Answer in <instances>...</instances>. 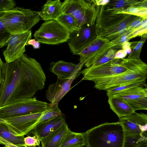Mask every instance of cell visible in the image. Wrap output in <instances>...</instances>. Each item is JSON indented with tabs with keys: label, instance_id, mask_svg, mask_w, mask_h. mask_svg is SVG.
Segmentation results:
<instances>
[{
	"label": "cell",
	"instance_id": "6da1fadb",
	"mask_svg": "<svg viewBox=\"0 0 147 147\" xmlns=\"http://www.w3.org/2000/svg\"><path fill=\"white\" fill-rule=\"evenodd\" d=\"M5 77L0 92V107L33 97L44 87L46 78L40 64L24 54L15 61L4 63Z\"/></svg>",
	"mask_w": 147,
	"mask_h": 147
},
{
	"label": "cell",
	"instance_id": "7a4b0ae2",
	"mask_svg": "<svg viewBox=\"0 0 147 147\" xmlns=\"http://www.w3.org/2000/svg\"><path fill=\"white\" fill-rule=\"evenodd\" d=\"M96 9L95 24L97 36L109 41L121 36L139 17L125 13H114L106 10L103 5L97 6Z\"/></svg>",
	"mask_w": 147,
	"mask_h": 147
},
{
	"label": "cell",
	"instance_id": "3957f363",
	"mask_svg": "<svg viewBox=\"0 0 147 147\" xmlns=\"http://www.w3.org/2000/svg\"><path fill=\"white\" fill-rule=\"evenodd\" d=\"M85 133L86 147H123V131L119 121L102 123Z\"/></svg>",
	"mask_w": 147,
	"mask_h": 147
},
{
	"label": "cell",
	"instance_id": "277c9868",
	"mask_svg": "<svg viewBox=\"0 0 147 147\" xmlns=\"http://www.w3.org/2000/svg\"><path fill=\"white\" fill-rule=\"evenodd\" d=\"M41 19L39 12L19 7L5 11L0 18V20L11 34L31 30Z\"/></svg>",
	"mask_w": 147,
	"mask_h": 147
},
{
	"label": "cell",
	"instance_id": "5b68a950",
	"mask_svg": "<svg viewBox=\"0 0 147 147\" xmlns=\"http://www.w3.org/2000/svg\"><path fill=\"white\" fill-rule=\"evenodd\" d=\"M147 65L141 59L122 73L94 80V87L99 90L106 91L111 88L134 81L146 80Z\"/></svg>",
	"mask_w": 147,
	"mask_h": 147
},
{
	"label": "cell",
	"instance_id": "8992f818",
	"mask_svg": "<svg viewBox=\"0 0 147 147\" xmlns=\"http://www.w3.org/2000/svg\"><path fill=\"white\" fill-rule=\"evenodd\" d=\"M139 59H114L106 63L95 67L86 68L81 71L83 77L81 81H93L97 79L110 76L124 72L139 60Z\"/></svg>",
	"mask_w": 147,
	"mask_h": 147
},
{
	"label": "cell",
	"instance_id": "52a82bcc",
	"mask_svg": "<svg viewBox=\"0 0 147 147\" xmlns=\"http://www.w3.org/2000/svg\"><path fill=\"white\" fill-rule=\"evenodd\" d=\"M49 104L37 100L36 97L20 100L0 107V119L42 113Z\"/></svg>",
	"mask_w": 147,
	"mask_h": 147
},
{
	"label": "cell",
	"instance_id": "ba28073f",
	"mask_svg": "<svg viewBox=\"0 0 147 147\" xmlns=\"http://www.w3.org/2000/svg\"><path fill=\"white\" fill-rule=\"evenodd\" d=\"M62 13H69L76 19L79 27L87 24H95L96 6L91 0H65L61 3Z\"/></svg>",
	"mask_w": 147,
	"mask_h": 147
},
{
	"label": "cell",
	"instance_id": "9c48e42d",
	"mask_svg": "<svg viewBox=\"0 0 147 147\" xmlns=\"http://www.w3.org/2000/svg\"><path fill=\"white\" fill-rule=\"evenodd\" d=\"M70 33L54 20L45 21L34 34L40 43L55 45L68 41Z\"/></svg>",
	"mask_w": 147,
	"mask_h": 147
},
{
	"label": "cell",
	"instance_id": "30bf717a",
	"mask_svg": "<svg viewBox=\"0 0 147 147\" xmlns=\"http://www.w3.org/2000/svg\"><path fill=\"white\" fill-rule=\"evenodd\" d=\"M97 36L95 24H84L70 33L68 45L73 55L79 53Z\"/></svg>",
	"mask_w": 147,
	"mask_h": 147
},
{
	"label": "cell",
	"instance_id": "8fae6325",
	"mask_svg": "<svg viewBox=\"0 0 147 147\" xmlns=\"http://www.w3.org/2000/svg\"><path fill=\"white\" fill-rule=\"evenodd\" d=\"M31 36V30L11 34L7 42V47L3 53L6 62H11L21 58L25 52L26 44Z\"/></svg>",
	"mask_w": 147,
	"mask_h": 147
},
{
	"label": "cell",
	"instance_id": "7c38bea8",
	"mask_svg": "<svg viewBox=\"0 0 147 147\" xmlns=\"http://www.w3.org/2000/svg\"><path fill=\"white\" fill-rule=\"evenodd\" d=\"M42 113L24 115L4 119L0 121L6 123L9 129L17 136L28 134L38 124Z\"/></svg>",
	"mask_w": 147,
	"mask_h": 147
},
{
	"label": "cell",
	"instance_id": "4fadbf2b",
	"mask_svg": "<svg viewBox=\"0 0 147 147\" xmlns=\"http://www.w3.org/2000/svg\"><path fill=\"white\" fill-rule=\"evenodd\" d=\"M109 41L97 36L78 54L80 62L84 63L86 68L91 67L107 52L106 45Z\"/></svg>",
	"mask_w": 147,
	"mask_h": 147
},
{
	"label": "cell",
	"instance_id": "5bb4252c",
	"mask_svg": "<svg viewBox=\"0 0 147 147\" xmlns=\"http://www.w3.org/2000/svg\"><path fill=\"white\" fill-rule=\"evenodd\" d=\"M124 135H138L147 133V115L136 112L128 116L119 118Z\"/></svg>",
	"mask_w": 147,
	"mask_h": 147
},
{
	"label": "cell",
	"instance_id": "9a60e30c",
	"mask_svg": "<svg viewBox=\"0 0 147 147\" xmlns=\"http://www.w3.org/2000/svg\"><path fill=\"white\" fill-rule=\"evenodd\" d=\"M81 73L76 74L71 78L66 79L57 78V82L50 85L46 91V96L51 106L58 105L63 97L71 89L73 81Z\"/></svg>",
	"mask_w": 147,
	"mask_h": 147
},
{
	"label": "cell",
	"instance_id": "2e32d148",
	"mask_svg": "<svg viewBox=\"0 0 147 147\" xmlns=\"http://www.w3.org/2000/svg\"><path fill=\"white\" fill-rule=\"evenodd\" d=\"M84 65L83 63L80 62L75 64L60 60L56 62H51L49 70L56 75L58 78L68 79L71 78L76 74L81 73V69Z\"/></svg>",
	"mask_w": 147,
	"mask_h": 147
},
{
	"label": "cell",
	"instance_id": "e0dca14e",
	"mask_svg": "<svg viewBox=\"0 0 147 147\" xmlns=\"http://www.w3.org/2000/svg\"><path fill=\"white\" fill-rule=\"evenodd\" d=\"M65 122L63 115L38 123L28 134L36 135L40 140L56 130Z\"/></svg>",
	"mask_w": 147,
	"mask_h": 147
},
{
	"label": "cell",
	"instance_id": "ac0fdd59",
	"mask_svg": "<svg viewBox=\"0 0 147 147\" xmlns=\"http://www.w3.org/2000/svg\"><path fill=\"white\" fill-rule=\"evenodd\" d=\"M61 3L59 0H48L39 12L42 20L45 21L54 20L62 13Z\"/></svg>",
	"mask_w": 147,
	"mask_h": 147
},
{
	"label": "cell",
	"instance_id": "d6986e66",
	"mask_svg": "<svg viewBox=\"0 0 147 147\" xmlns=\"http://www.w3.org/2000/svg\"><path fill=\"white\" fill-rule=\"evenodd\" d=\"M69 129L65 122L40 140L41 147H60L62 139Z\"/></svg>",
	"mask_w": 147,
	"mask_h": 147
},
{
	"label": "cell",
	"instance_id": "ffe728a7",
	"mask_svg": "<svg viewBox=\"0 0 147 147\" xmlns=\"http://www.w3.org/2000/svg\"><path fill=\"white\" fill-rule=\"evenodd\" d=\"M111 109L119 118L129 115L135 112L126 101L115 96L108 97Z\"/></svg>",
	"mask_w": 147,
	"mask_h": 147
},
{
	"label": "cell",
	"instance_id": "44dd1931",
	"mask_svg": "<svg viewBox=\"0 0 147 147\" xmlns=\"http://www.w3.org/2000/svg\"><path fill=\"white\" fill-rule=\"evenodd\" d=\"M147 1V0H112L103 5L106 11L114 13H119L129 7Z\"/></svg>",
	"mask_w": 147,
	"mask_h": 147
},
{
	"label": "cell",
	"instance_id": "7402d4cb",
	"mask_svg": "<svg viewBox=\"0 0 147 147\" xmlns=\"http://www.w3.org/2000/svg\"><path fill=\"white\" fill-rule=\"evenodd\" d=\"M85 145V133L74 132L69 129L63 137L60 147H79Z\"/></svg>",
	"mask_w": 147,
	"mask_h": 147
},
{
	"label": "cell",
	"instance_id": "603a6c76",
	"mask_svg": "<svg viewBox=\"0 0 147 147\" xmlns=\"http://www.w3.org/2000/svg\"><path fill=\"white\" fill-rule=\"evenodd\" d=\"M113 96L120 98L125 101L147 97V86H139L134 87Z\"/></svg>",
	"mask_w": 147,
	"mask_h": 147
},
{
	"label": "cell",
	"instance_id": "cb8c5ba5",
	"mask_svg": "<svg viewBox=\"0 0 147 147\" xmlns=\"http://www.w3.org/2000/svg\"><path fill=\"white\" fill-rule=\"evenodd\" d=\"M0 137L15 145L26 147L24 136H17L8 127L6 123L0 121Z\"/></svg>",
	"mask_w": 147,
	"mask_h": 147
},
{
	"label": "cell",
	"instance_id": "d4e9b609",
	"mask_svg": "<svg viewBox=\"0 0 147 147\" xmlns=\"http://www.w3.org/2000/svg\"><path fill=\"white\" fill-rule=\"evenodd\" d=\"M123 147H147V133L124 135Z\"/></svg>",
	"mask_w": 147,
	"mask_h": 147
},
{
	"label": "cell",
	"instance_id": "484cf974",
	"mask_svg": "<svg viewBox=\"0 0 147 147\" xmlns=\"http://www.w3.org/2000/svg\"><path fill=\"white\" fill-rule=\"evenodd\" d=\"M54 20L71 33L79 28L75 18L69 13H62Z\"/></svg>",
	"mask_w": 147,
	"mask_h": 147
},
{
	"label": "cell",
	"instance_id": "4316f807",
	"mask_svg": "<svg viewBox=\"0 0 147 147\" xmlns=\"http://www.w3.org/2000/svg\"><path fill=\"white\" fill-rule=\"evenodd\" d=\"M147 86L146 80L137 81L109 89L106 91L108 97L113 96L119 93L137 86Z\"/></svg>",
	"mask_w": 147,
	"mask_h": 147
},
{
	"label": "cell",
	"instance_id": "83f0119b",
	"mask_svg": "<svg viewBox=\"0 0 147 147\" xmlns=\"http://www.w3.org/2000/svg\"><path fill=\"white\" fill-rule=\"evenodd\" d=\"M119 13L131 14L144 18H147V1L141 4L129 7Z\"/></svg>",
	"mask_w": 147,
	"mask_h": 147
},
{
	"label": "cell",
	"instance_id": "f1b7e54d",
	"mask_svg": "<svg viewBox=\"0 0 147 147\" xmlns=\"http://www.w3.org/2000/svg\"><path fill=\"white\" fill-rule=\"evenodd\" d=\"M63 115L59 108L58 105H49L46 110L43 112L40 118L38 123L62 115Z\"/></svg>",
	"mask_w": 147,
	"mask_h": 147
},
{
	"label": "cell",
	"instance_id": "f546056e",
	"mask_svg": "<svg viewBox=\"0 0 147 147\" xmlns=\"http://www.w3.org/2000/svg\"><path fill=\"white\" fill-rule=\"evenodd\" d=\"M140 40L137 41L131 42L130 48L131 52L128 58L134 59H139L140 55L142 46L145 42L147 37V35L141 36Z\"/></svg>",
	"mask_w": 147,
	"mask_h": 147
},
{
	"label": "cell",
	"instance_id": "4dcf8cb0",
	"mask_svg": "<svg viewBox=\"0 0 147 147\" xmlns=\"http://www.w3.org/2000/svg\"><path fill=\"white\" fill-rule=\"evenodd\" d=\"M119 48L112 49L102 56L90 67H96L106 63L115 59V54Z\"/></svg>",
	"mask_w": 147,
	"mask_h": 147
},
{
	"label": "cell",
	"instance_id": "1f68e13d",
	"mask_svg": "<svg viewBox=\"0 0 147 147\" xmlns=\"http://www.w3.org/2000/svg\"><path fill=\"white\" fill-rule=\"evenodd\" d=\"M126 101L135 111L147 109V97Z\"/></svg>",
	"mask_w": 147,
	"mask_h": 147
},
{
	"label": "cell",
	"instance_id": "d6a6232c",
	"mask_svg": "<svg viewBox=\"0 0 147 147\" xmlns=\"http://www.w3.org/2000/svg\"><path fill=\"white\" fill-rule=\"evenodd\" d=\"M5 11H0V18ZM7 30L2 22L0 20V48H2L7 45V42L10 35Z\"/></svg>",
	"mask_w": 147,
	"mask_h": 147
},
{
	"label": "cell",
	"instance_id": "836d02e7",
	"mask_svg": "<svg viewBox=\"0 0 147 147\" xmlns=\"http://www.w3.org/2000/svg\"><path fill=\"white\" fill-rule=\"evenodd\" d=\"M24 142L26 147H32L40 145V139L36 135L33 136H28L24 138Z\"/></svg>",
	"mask_w": 147,
	"mask_h": 147
},
{
	"label": "cell",
	"instance_id": "e575fe53",
	"mask_svg": "<svg viewBox=\"0 0 147 147\" xmlns=\"http://www.w3.org/2000/svg\"><path fill=\"white\" fill-rule=\"evenodd\" d=\"M16 2L13 0H0V11H7L15 7Z\"/></svg>",
	"mask_w": 147,
	"mask_h": 147
},
{
	"label": "cell",
	"instance_id": "d590c367",
	"mask_svg": "<svg viewBox=\"0 0 147 147\" xmlns=\"http://www.w3.org/2000/svg\"><path fill=\"white\" fill-rule=\"evenodd\" d=\"M5 77L4 63L0 57V92L4 83Z\"/></svg>",
	"mask_w": 147,
	"mask_h": 147
},
{
	"label": "cell",
	"instance_id": "8d00e7d4",
	"mask_svg": "<svg viewBox=\"0 0 147 147\" xmlns=\"http://www.w3.org/2000/svg\"><path fill=\"white\" fill-rule=\"evenodd\" d=\"M143 18H144L139 17L131 23L127 30L134 29L138 28L140 26L141 22Z\"/></svg>",
	"mask_w": 147,
	"mask_h": 147
},
{
	"label": "cell",
	"instance_id": "74e56055",
	"mask_svg": "<svg viewBox=\"0 0 147 147\" xmlns=\"http://www.w3.org/2000/svg\"><path fill=\"white\" fill-rule=\"evenodd\" d=\"M32 45L34 49H38L40 47V43L35 39H30L27 42L26 46Z\"/></svg>",
	"mask_w": 147,
	"mask_h": 147
},
{
	"label": "cell",
	"instance_id": "f35d334b",
	"mask_svg": "<svg viewBox=\"0 0 147 147\" xmlns=\"http://www.w3.org/2000/svg\"><path fill=\"white\" fill-rule=\"evenodd\" d=\"M127 54L123 49H121L117 51L116 52L115 59H124L127 55Z\"/></svg>",
	"mask_w": 147,
	"mask_h": 147
},
{
	"label": "cell",
	"instance_id": "ab89813d",
	"mask_svg": "<svg viewBox=\"0 0 147 147\" xmlns=\"http://www.w3.org/2000/svg\"><path fill=\"white\" fill-rule=\"evenodd\" d=\"M92 3L96 6H103L106 4L109 1V0H91Z\"/></svg>",
	"mask_w": 147,
	"mask_h": 147
},
{
	"label": "cell",
	"instance_id": "60d3db41",
	"mask_svg": "<svg viewBox=\"0 0 147 147\" xmlns=\"http://www.w3.org/2000/svg\"><path fill=\"white\" fill-rule=\"evenodd\" d=\"M3 147H7V146H4Z\"/></svg>",
	"mask_w": 147,
	"mask_h": 147
},
{
	"label": "cell",
	"instance_id": "b9f144b4",
	"mask_svg": "<svg viewBox=\"0 0 147 147\" xmlns=\"http://www.w3.org/2000/svg\"><path fill=\"white\" fill-rule=\"evenodd\" d=\"M38 146L39 147H41L40 146V145Z\"/></svg>",
	"mask_w": 147,
	"mask_h": 147
},
{
	"label": "cell",
	"instance_id": "7bdbcfd3",
	"mask_svg": "<svg viewBox=\"0 0 147 147\" xmlns=\"http://www.w3.org/2000/svg\"><path fill=\"white\" fill-rule=\"evenodd\" d=\"M84 147V146H81V147Z\"/></svg>",
	"mask_w": 147,
	"mask_h": 147
}]
</instances>
